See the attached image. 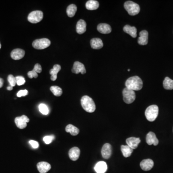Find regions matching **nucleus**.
Instances as JSON below:
<instances>
[{
  "label": "nucleus",
  "mask_w": 173,
  "mask_h": 173,
  "mask_svg": "<svg viewBox=\"0 0 173 173\" xmlns=\"http://www.w3.org/2000/svg\"><path fill=\"white\" fill-rule=\"evenodd\" d=\"M123 30L127 34H130L133 38H136L137 37V28L135 27H131L127 25L124 27Z\"/></svg>",
  "instance_id": "obj_22"
},
{
  "label": "nucleus",
  "mask_w": 173,
  "mask_h": 173,
  "mask_svg": "<svg viewBox=\"0 0 173 173\" xmlns=\"http://www.w3.org/2000/svg\"><path fill=\"white\" fill-rule=\"evenodd\" d=\"M94 170L97 173H105L107 170V165L105 162L100 161L96 164Z\"/></svg>",
  "instance_id": "obj_18"
},
{
  "label": "nucleus",
  "mask_w": 173,
  "mask_h": 173,
  "mask_svg": "<svg viewBox=\"0 0 173 173\" xmlns=\"http://www.w3.org/2000/svg\"><path fill=\"white\" fill-rule=\"evenodd\" d=\"M102 155L103 158L109 159L112 154V146L109 143H106L102 149Z\"/></svg>",
  "instance_id": "obj_13"
},
{
  "label": "nucleus",
  "mask_w": 173,
  "mask_h": 173,
  "mask_svg": "<svg viewBox=\"0 0 173 173\" xmlns=\"http://www.w3.org/2000/svg\"><path fill=\"white\" fill-rule=\"evenodd\" d=\"M61 69V67L59 64H55L53 66V68L51 69L50 74L51 75V79L52 81H55L57 79V74Z\"/></svg>",
  "instance_id": "obj_23"
},
{
  "label": "nucleus",
  "mask_w": 173,
  "mask_h": 173,
  "mask_svg": "<svg viewBox=\"0 0 173 173\" xmlns=\"http://www.w3.org/2000/svg\"><path fill=\"white\" fill-rule=\"evenodd\" d=\"M33 70L38 74V73H41L42 71V67H41V65L39 64H36L34 66Z\"/></svg>",
  "instance_id": "obj_36"
},
{
  "label": "nucleus",
  "mask_w": 173,
  "mask_h": 173,
  "mask_svg": "<svg viewBox=\"0 0 173 173\" xmlns=\"http://www.w3.org/2000/svg\"><path fill=\"white\" fill-rule=\"evenodd\" d=\"M25 55V52L24 50L21 49H16L12 51L11 56L13 59L18 60L24 57Z\"/></svg>",
  "instance_id": "obj_10"
},
{
  "label": "nucleus",
  "mask_w": 173,
  "mask_h": 173,
  "mask_svg": "<svg viewBox=\"0 0 173 173\" xmlns=\"http://www.w3.org/2000/svg\"><path fill=\"white\" fill-rule=\"evenodd\" d=\"M77 11V7L74 4L68 6L67 9V15L70 17H72L75 15Z\"/></svg>",
  "instance_id": "obj_27"
},
{
  "label": "nucleus",
  "mask_w": 173,
  "mask_h": 173,
  "mask_svg": "<svg viewBox=\"0 0 173 173\" xmlns=\"http://www.w3.org/2000/svg\"><path fill=\"white\" fill-rule=\"evenodd\" d=\"M37 168L40 173H46L51 169L50 163L46 162H41L37 164Z\"/></svg>",
  "instance_id": "obj_17"
},
{
  "label": "nucleus",
  "mask_w": 173,
  "mask_h": 173,
  "mask_svg": "<svg viewBox=\"0 0 173 173\" xmlns=\"http://www.w3.org/2000/svg\"><path fill=\"white\" fill-rule=\"evenodd\" d=\"M4 85V80L3 79L0 78V88H1Z\"/></svg>",
  "instance_id": "obj_38"
},
{
  "label": "nucleus",
  "mask_w": 173,
  "mask_h": 173,
  "mask_svg": "<svg viewBox=\"0 0 173 173\" xmlns=\"http://www.w3.org/2000/svg\"><path fill=\"white\" fill-rule=\"evenodd\" d=\"M141 139L139 138L135 137H130L128 138L126 140V142L127 145L132 148L133 150L137 149L139 144L141 142Z\"/></svg>",
  "instance_id": "obj_14"
},
{
  "label": "nucleus",
  "mask_w": 173,
  "mask_h": 173,
  "mask_svg": "<svg viewBox=\"0 0 173 173\" xmlns=\"http://www.w3.org/2000/svg\"><path fill=\"white\" fill-rule=\"evenodd\" d=\"M121 150L123 156L127 158L131 155L133 150L128 145H122L121 146Z\"/></svg>",
  "instance_id": "obj_25"
},
{
  "label": "nucleus",
  "mask_w": 173,
  "mask_h": 173,
  "mask_svg": "<svg viewBox=\"0 0 173 173\" xmlns=\"http://www.w3.org/2000/svg\"><path fill=\"white\" fill-rule=\"evenodd\" d=\"M146 142L149 145H157L159 143V140L156 138L155 133L153 132H150L148 133L146 136Z\"/></svg>",
  "instance_id": "obj_11"
},
{
  "label": "nucleus",
  "mask_w": 173,
  "mask_h": 173,
  "mask_svg": "<svg viewBox=\"0 0 173 173\" xmlns=\"http://www.w3.org/2000/svg\"><path fill=\"white\" fill-rule=\"evenodd\" d=\"M43 17V12L39 10L34 11L30 13L28 16V20L29 22L33 24L39 23L41 21Z\"/></svg>",
  "instance_id": "obj_7"
},
{
  "label": "nucleus",
  "mask_w": 173,
  "mask_h": 173,
  "mask_svg": "<svg viewBox=\"0 0 173 173\" xmlns=\"http://www.w3.org/2000/svg\"><path fill=\"white\" fill-rule=\"evenodd\" d=\"M1 43H0V49H1Z\"/></svg>",
  "instance_id": "obj_40"
},
{
  "label": "nucleus",
  "mask_w": 173,
  "mask_h": 173,
  "mask_svg": "<svg viewBox=\"0 0 173 173\" xmlns=\"http://www.w3.org/2000/svg\"><path fill=\"white\" fill-rule=\"evenodd\" d=\"M16 84L18 86H21L25 83V79L22 76H17L16 77Z\"/></svg>",
  "instance_id": "obj_32"
},
{
  "label": "nucleus",
  "mask_w": 173,
  "mask_h": 173,
  "mask_svg": "<svg viewBox=\"0 0 173 173\" xmlns=\"http://www.w3.org/2000/svg\"><path fill=\"white\" fill-rule=\"evenodd\" d=\"M29 143L33 148H34V149H37L39 147V143L36 141L31 140V141H29Z\"/></svg>",
  "instance_id": "obj_37"
},
{
  "label": "nucleus",
  "mask_w": 173,
  "mask_h": 173,
  "mask_svg": "<svg viewBox=\"0 0 173 173\" xmlns=\"http://www.w3.org/2000/svg\"><path fill=\"white\" fill-rule=\"evenodd\" d=\"M97 30L102 34H109L111 32L112 28L110 25L105 23H101L97 26Z\"/></svg>",
  "instance_id": "obj_19"
},
{
  "label": "nucleus",
  "mask_w": 173,
  "mask_h": 173,
  "mask_svg": "<svg viewBox=\"0 0 173 173\" xmlns=\"http://www.w3.org/2000/svg\"><path fill=\"white\" fill-rule=\"evenodd\" d=\"M28 91L27 90H21L19 91L17 93V96L18 97H21L22 96H25L28 95Z\"/></svg>",
  "instance_id": "obj_35"
},
{
  "label": "nucleus",
  "mask_w": 173,
  "mask_h": 173,
  "mask_svg": "<svg viewBox=\"0 0 173 173\" xmlns=\"http://www.w3.org/2000/svg\"><path fill=\"white\" fill-rule=\"evenodd\" d=\"M39 110L41 114L44 115H47L49 114V111L48 108L46 105L44 103H41L39 106Z\"/></svg>",
  "instance_id": "obj_30"
},
{
  "label": "nucleus",
  "mask_w": 173,
  "mask_h": 173,
  "mask_svg": "<svg viewBox=\"0 0 173 173\" xmlns=\"http://www.w3.org/2000/svg\"><path fill=\"white\" fill-rule=\"evenodd\" d=\"M124 7L129 15L135 16L140 12L139 5L132 1H127L124 4Z\"/></svg>",
  "instance_id": "obj_4"
},
{
  "label": "nucleus",
  "mask_w": 173,
  "mask_h": 173,
  "mask_svg": "<svg viewBox=\"0 0 173 173\" xmlns=\"http://www.w3.org/2000/svg\"><path fill=\"white\" fill-rule=\"evenodd\" d=\"M50 90L53 93V95H55V96H57V97H59L62 95V93H63L62 88L58 86H52L50 88Z\"/></svg>",
  "instance_id": "obj_29"
},
{
  "label": "nucleus",
  "mask_w": 173,
  "mask_h": 173,
  "mask_svg": "<svg viewBox=\"0 0 173 173\" xmlns=\"http://www.w3.org/2000/svg\"><path fill=\"white\" fill-rule=\"evenodd\" d=\"M51 45V41L46 38L37 39L32 43V46L34 48L38 50H42L47 48Z\"/></svg>",
  "instance_id": "obj_5"
},
{
  "label": "nucleus",
  "mask_w": 173,
  "mask_h": 173,
  "mask_svg": "<svg viewBox=\"0 0 173 173\" xmlns=\"http://www.w3.org/2000/svg\"><path fill=\"white\" fill-rule=\"evenodd\" d=\"M86 23L85 21L80 19L76 24V31L78 34H82L86 31Z\"/></svg>",
  "instance_id": "obj_20"
},
{
  "label": "nucleus",
  "mask_w": 173,
  "mask_h": 173,
  "mask_svg": "<svg viewBox=\"0 0 173 173\" xmlns=\"http://www.w3.org/2000/svg\"><path fill=\"white\" fill-rule=\"evenodd\" d=\"M126 88L134 91H139L142 88L143 82L139 76H132L126 81Z\"/></svg>",
  "instance_id": "obj_1"
},
{
  "label": "nucleus",
  "mask_w": 173,
  "mask_h": 173,
  "mask_svg": "<svg viewBox=\"0 0 173 173\" xmlns=\"http://www.w3.org/2000/svg\"><path fill=\"white\" fill-rule=\"evenodd\" d=\"M72 72L75 74H78L81 73L82 74H85L86 73V70L85 66L82 63L76 61L74 63Z\"/></svg>",
  "instance_id": "obj_9"
},
{
  "label": "nucleus",
  "mask_w": 173,
  "mask_h": 173,
  "mask_svg": "<svg viewBox=\"0 0 173 173\" xmlns=\"http://www.w3.org/2000/svg\"><path fill=\"white\" fill-rule=\"evenodd\" d=\"M139 37L138 39V43L141 45H145L148 43V32L147 30H143L139 33Z\"/></svg>",
  "instance_id": "obj_15"
},
{
  "label": "nucleus",
  "mask_w": 173,
  "mask_h": 173,
  "mask_svg": "<svg viewBox=\"0 0 173 173\" xmlns=\"http://www.w3.org/2000/svg\"><path fill=\"white\" fill-rule=\"evenodd\" d=\"M7 90H8V91H11V90H13V87L11 86H9V87L7 88Z\"/></svg>",
  "instance_id": "obj_39"
},
{
  "label": "nucleus",
  "mask_w": 173,
  "mask_h": 173,
  "mask_svg": "<svg viewBox=\"0 0 173 173\" xmlns=\"http://www.w3.org/2000/svg\"><path fill=\"white\" fill-rule=\"evenodd\" d=\"M7 79L9 83H10V86H12L13 87L16 86V78L14 77L13 75H9L8 76Z\"/></svg>",
  "instance_id": "obj_31"
},
{
  "label": "nucleus",
  "mask_w": 173,
  "mask_h": 173,
  "mask_svg": "<svg viewBox=\"0 0 173 173\" xmlns=\"http://www.w3.org/2000/svg\"><path fill=\"white\" fill-rule=\"evenodd\" d=\"M15 122L17 127L20 129H24L27 127V123L29 122V119L27 116L23 115L20 117L16 118Z\"/></svg>",
  "instance_id": "obj_8"
},
{
  "label": "nucleus",
  "mask_w": 173,
  "mask_h": 173,
  "mask_svg": "<svg viewBox=\"0 0 173 173\" xmlns=\"http://www.w3.org/2000/svg\"><path fill=\"white\" fill-rule=\"evenodd\" d=\"M154 166V161L150 159H144L140 163L141 168L144 171L150 170Z\"/></svg>",
  "instance_id": "obj_12"
},
{
  "label": "nucleus",
  "mask_w": 173,
  "mask_h": 173,
  "mask_svg": "<svg viewBox=\"0 0 173 173\" xmlns=\"http://www.w3.org/2000/svg\"><path fill=\"white\" fill-rule=\"evenodd\" d=\"M91 47L93 49H100L103 46V41L99 38H93L91 40Z\"/></svg>",
  "instance_id": "obj_21"
},
{
  "label": "nucleus",
  "mask_w": 173,
  "mask_h": 173,
  "mask_svg": "<svg viewBox=\"0 0 173 173\" xmlns=\"http://www.w3.org/2000/svg\"><path fill=\"white\" fill-rule=\"evenodd\" d=\"M81 106L84 110L88 113H93L96 109V106L92 98L88 96H84L81 99Z\"/></svg>",
  "instance_id": "obj_2"
},
{
  "label": "nucleus",
  "mask_w": 173,
  "mask_h": 173,
  "mask_svg": "<svg viewBox=\"0 0 173 173\" xmlns=\"http://www.w3.org/2000/svg\"><path fill=\"white\" fill-rule=\"evenodd\" d=\"M130 69H128V71H130Z\"/></svg>",
  "instance_id": "obj_41"
},
{
  "label": "nucleus",
  "mask_w": 173,
  "mask_h": 173,
  "mask_svg": "<svg viewBox=\"0 0 173 173\" xmlns=\"http://www.w3.org/2000/svg\"><path fill=\"white\" fill-rule=\"evenodd\" d=\"M80 151L78 147H75L71 148L69 151V158L72 161H75L78 160L80 155Z\"/></svg>",
  "instance_id": "obj_16"
},
{
  "label": "nucleus",
  "mask_w": 173,
  "mask_h": 173,
  "mask_svg": "<svg viewBox=\"0 0 173 173\" xmlns=\"http://www.w3.org/2000/svg\"><path fill=\"white\" fill-rule=\"evenodd\" d=\"M65 131L68 133H70L71 135L72 136H76L79 134V128L71 124L68 125L67 126V127L65 128Z\"/></svg>",
  "instance_id": "obj_26"
},
{
  "label": "nucleus",
  "mask_w": 173,
  "mask_h": 173,
  "mask_svg": "<svg viewBox=\"0 0 173 173\" xmlns=\"http://www.w3.org/2000/svg\"><path fill=\"white\" fill-rule=\"evenodd\" d=\"M55 139V136L53 135L47 136L43 138V141L46 144H49Z\"/></svg>",
  "instance_id": "obj_33"
},
{
  "label": "nucleus",
  "mask_w": 173,
  "mask_h": 173,
  "mask_svg": "<svg viewBox=\"0 0 173 173\" xmlns=\"http://www.w3.org/2000/svg\"><path fill=\"white\" fill-rule=\"evenodd\" d=\"M99 7V3L97 1L90 0L86 3V7L88 10H96Z\"/></svg>",
  "instance_id": "obj_24"
},
{
  "label": "nucleus",
  "mask_w": 173,
  "mask_h": 173,
  "mask_svg": "<svg viewBox=\"0 0 173 173\" xmlns=\"http://www.w3.org/2000/svg\"><path fill=\"white\" fill-rule=\"evenodd\" d=\"M163 86L166 90H173V80L168 77H166L163 82Z\"/></svg>",
  "instance_id": "obj_28"
},
{
  "label": "nucleus",
  "mask_w": 173,
  "mask_h": 173,
  "mask_svg": "<svg viewBox=\"0 0 173 173\" xmlns=\"http://www.w3.org/2000/svg\"><path fill=\"white\" fill-rule=\"evenodd\" d=\"M123 95L124 102L127 104H130L135 100L136 94L134 91L127 88H124L123 91Z\"/></svg>",
  "instance_id": "obj_6"
},
{
  "label": "nucleus",
  "mask_w": 173,
  "mask_h": 173,
  "mask_svg": "<svg viewBox=\"0 0 173 173\" xmlns=\"http://www.w3.org/2000/svg\"><path fill=\"white\" fill-rule=\"evenodd\" d=\"M158 113V107L156 105H152L147 108L145 115L148 121L153 122L157 118Z\"/></svg>",
  "instance_id": "obj_3"
},
{
  "label": "nucleus",
  "mask_w": 173,
  "mask_h": 173,
  "mask_svg": "<svg viewBox=\"0 0 173 173\" xmlns=\"http://www.w3.org/2000/svg\"><path fill=\"white\" fill-rule=\"evenodd\" d=\"M28 78L30 79H32L33 78H37L38 77V74L33 69L32 70L28 72Z\"/></svg>",
  "instance_id": "obj_34"
}]
</instances>
